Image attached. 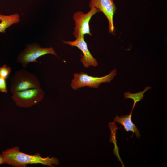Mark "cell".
<instances>
[{"instance_id": "obj_13", "label": "cell", "mask_w": 167, "mask_h": 167, "mask_svg": "<svg viewBox=\"0 0 167 167\" xmlns=\"http://www.w3.org/2000/svg\"><path fill=\"white\" fill-rule=\"evenodd\" d=\"M0 92L7 93L6 79L0 76Z\"/></svg>"}, {"instance_id": "obj_11", "label": "cell", "mask_w": 167, "mask_h": 167, "mask_svg": "<svg viewBox=\"0 0 167 167\" xmlns=\"http://www.w3.org/2000/svg\"><path fill=\"white\" fill-rule=\"evenodd\" d=\"M150 86H147L145 88L144 90L135 93H131L129 92H126L124 93V98L125 99L130 98L133 100L134 103L131 110H133L136 103L141 100L144 96V93L148 90L151 89Z\"/></svg>"}, {"instance_id": "obj_15", "label": "cell", "mask_w": 167, "mask_h": 167, "mask_svg": "<svg viewBox=\"0 0 167 167\" xmlns=\"http://www.w3.org/2000/svg\"><path fill=\"white\" fill-rule=\"evenodd\" d=\"M2 15L0 14V21H1V19H2Z\"/></svg>"}, {"instance_id": "obj_6", "label": "cell", "mask_w": 167, "mask_h": 167, "mask_svg": "<svg viewBox=\"0 0 167 167\" xmlns=\"http://www.w3.org/2000/svg\"><path fill=\"white\" fill-rule=\"evenodd\" d=\"M90 11L86 13L82 11H78L73 14V19L75 26L73 34L75 38L85 34L90 36L92 34L90 32L89 23L92 17L99 11L94 7H92Z\"/></svg>"}, {"instance_id": "obj_7", "label": "cell", "mask_w": 167, "mask_h": 167, "mask_svg": "<svg viewBox=\"0 0 167 167\" xmlns=\"http://www.w3.org/2000/svg\"><path fill=\"white\" fill-rule=\"evenodd\" d=\"M89 6L90 8L94 7L103 13L108 20L109 32L113 34L115 28L113 18L117 10L113 0H90Z\"/></svg>"}, {"instance_id": "obj_8", "label": "cell", "mask_w": 167, "mask_h": 167, "mask_svg": "<svg viewBox=\"0 0 167 167\" xmlns=\"http://www.w3.org/2000/svg\"><path fill=\"white\" fill-rule=\"evenodd\" d=\"M63 42L72 47H76L81 50L83 55L80 54L81 58L80 60L85 67L88 68L91 66L96 67L98 66V63L89 51L87 43L85 41L84 36L76 38L73 41H64Z\"/></svg>"}, {"instance_id": "obj_3", "label": "cell", "mask_w": 167, "mask_h": 167, "mask_svg": "<svg viewBox=\"0 0 167 167\" xmlns=\"http://www.w3.org/2000/svg\"><path fill=\"white\" fill-rule=\"evenodd\" d=\"M10 89L12 93L15 92L41 87L38 78L24 69L16 71L11 80Z\"/></svg>"}, {"instance_id": "obj_9", "label": "cell", "mask_w": 167, "mask_h": 167, "mask_svg": "<svg viewBox=\"0 0 167 167\" xmlns=\"http://www.w3.org/2000/svg\"><path fill=\"white\" fill-rule=\"evenodd\" d=\"M132 110L129 115L126 114L120 117L116 115L114 119L113 122H118L123 126L124 129L127 132L131 131L133 133H135L136 137L139 139L140 136L139 131L131 120Z\"/></svg>"}, {"instance_id": "obj_10", "label": "cell", "mask_w": 167, "mask_h": 167, "mask_svg": "<svg viewBox=\"0 0 167 167\" xmlns=\"http://www.w3.org/2000/svg\"><path fill=\"white\" fill-rule=\"evenodd\" d=\"M0 23V32L4 33L6 29L11 25L17 24L20 21L19 15L15 13L8 15H2Z\"/></svg>"}, {"instance_id": "obj_2", "label": "cell", "mask_w": 167, "mask_h": 167, "mask_svg": "<svg viewBox=\"0 0 167 167\" xmlns=\"http://www.w3.org/2000/svg\"><path fill=\"white\" fill-rule=\"evenodd\" d=\"M116 73V69L113 70L107 75L101 77L90 76L84 72L75 73L70 85L72 89L75 90L84 87L97 88L102 83H110L113 79Z\"/></svg>"}, {"instance_id": "obj_12", "label": "cell", "mask_w": 167, "mask_h": 167, "mask_svg": "<svg viewBox=\"0 0 167 167\" xmlns=\"http://www.w3.org/2000/svg\"><path fill=\"white\" fill-rule=\"evenodd\" d=\"M11 71V68L6 65L0 67V76L6 79Z\"/></svg>"}, {"instance_id": "obj_1", "label": "cell", "mask_w": 167, "mask_h": 167, "mask_svg": "<svg viewBox=\"0 0 167 167\" xmlns=\"http://www.w3.org/2000/svg\"><path fill=\"white\" fill-rule=\"evenodd\" d=\"M5 163L14 167H25L28 164H41L50 167L58 165L59 160L55 157H43L39 153L30 155L20 151L18 146H14L3 151Z\"/></svg>"}, {"instance_id": "obj_14", "label": "cell", "mask_w": 167, "mask_h": 167, "mask_svg": "<svg viewBox=\"0 0 167 167\" xmlns=\"http://www.w3.org/2000/svg\"><path fill=\"white\" fill-rule=\"evenodd\" d=\"M4 164L5 163L3 156L2 154H0V165Z\"/></svg>"}, {"instance_id": "obj_5", "label": "cell", "mask_w": 167, "mask_h": 167, "mask_svg": "<svg viewBox=\"0 0 167 167\" xmlns=\"http://www.w3.org/2000/svg\"><path fill=\"white\" fill-rule=\"evenodd\" d=\"M48 54L57 56V53L52 47H42L38 44H32L27 45L19 54L17 60L25 68L30 62H38L37 59L38 58Z\"/></svg>"}, {"instance_id": "obj_4", "label": "cell", "mask_w": 167, "mask_h": 167, "mask_svg": "<svg viewBox=\"0 0 167 167\" xmlns=\"http://www.w3.org/2000/svg\"><path fill=\"white\" fill-rule=\"evenodd\" d=\"M44 92L41 88L28 89L12 93V100L19 107L28 108L38 103L43 99Z\"/></svg>"}]
</instances>
